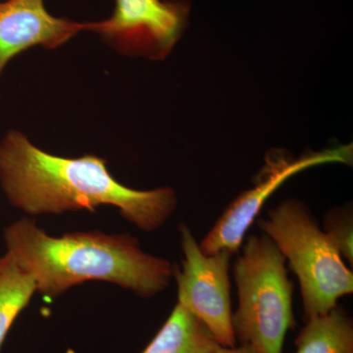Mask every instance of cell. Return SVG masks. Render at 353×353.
Instances as JSON below:
<instances>
[{
    "instance_id": "cell-3",
    "label": "cell",
    "mask_w": 353,
    "mask_h": 353,
    "mask_svg": "<svg viewBox=\"0 0 353 353\" xmlns=\"http://www.w3.org/2000/svg\"><path fill=\"white\" fill-rule=\"evenodd\" d=\"M284 255L266 234L246 239L234 265L239 304L232 324L241 345L259 353H283L285 336L296 326L294 283Z\"/></svg>"
},
{
    "instance_id": "cell-1",
    "label": "cell",
    "mask_w": 353,
    "mask_h": 353,
    "mask_svg": "<svg viewBox=\"0 0 353 353\" xmlns=\"http://www.w3.org/2000/svg\"><path fill=\"white\" fill-rule=\"evenodd\" d=\"M0 185L11 205L29 215L113 206L145 232L163 226L178 203L171 188L132 189L111 175L104 158L51 154L17 130L0 141Z\"/></svg>"
},
{
    "instance_id": "cell-10",
    "label": "cell",
    "mask_w": 353,
    "mask_h": 353,
    "mask_svg": "<svg viewBox=\"0 0 353 353\" xmlns=\"http://www.w3.org/2000/svg\"><path fill=\"white\" fill-rule=\"evenodd\" d=\"M296 353H353L352 318L336 305L305 321L296 340Z\"/></svg>"
},
{
    "instance_id": "cell-7",
    "label": "cell",
    "mask_w": 353,
    "mask_h": 353,
    "mask_svg": "<svg viewBox=\"0 0 353 353\" xmlns=\"http://www.w3.org/2000/svg\"><path fill=\"white\" fill-rule=\"evenodd\" d=\"M183 259L174 266L178 303L201 320L223 347H236L232 324L230 266L233 253L222 250L204 254L185 223L179 226Z\"/></svg>"
},
{
    "instance_id": "cell-12",
    "label": "cell",
    "mask_w": 353,
    "mask_h": 353,
    "mask_svg": "<svg viewBox=\"0 0 353 353\" xmlns=\"http://www.w3.org/2000/svg\"><path fill=\"white\" fill-rule=\"evenodd\" d=\"M323 231L336 248L343 259L353 263V211L352 205L336 208L324 216Z\"/></svg>"
},
{
    "instance_id": "cell-2",
    "label": "cell",
    "mask_w": 353,
    "mask_h": 353,
    "mask_svg": "<svg viewBox=\"0 0 353 353\" xmlns=\"http://www.w3.org/2000/svg\"><path fill=\"white\" fill-rule=\"evenodd\" d=\"M7 253L29 272L37 292L54 299L88 281L111 283L143 299L163 292L174 275L170 261L143 252L129 234L78 232L53 236L22 218L4 229Z\"/></svg>"
},
{
    "instance_id": "cell-5",
    "label": "cell",
    "mask_w": 353,
    "mask_h": 353,
    "mask_svg": "<svg viewBox=\"0 0 353 353\" xmlns=\"http://www.w3.org/2000/svg\"><path fill=\"white\" fill-rule=\"evenodd\" d=\"M352 143L321 152H306L299 157H292L284 150H270L265 157L264 166L253 181L252 189L243 192L225 209L199 243L201 252L208 255L222 250L238 253L265 202L288 179L311 167L329 163L352 165Z\"/></svg>"
},
{
    "instance_id": "cell-8",
    "label": "cell",
    "mask_w": 353,
    "mask_h": 353,
    "mask_svg": "<svg viewBox=\"0 0 353 353\" xmlns=\"http://www.w3.org/2000/svg\"><path fill=\"white\" fill-rule=\"evenodd\" d=\"M94 22H76L48 12L44 0L0 1V78L9 62L32 48L57 50Z\"/></svg>"
},
{
    "instance_id": "cell-14",
    "label": "cell",
    "mask_w": 353,
    "mask_h": 353,
    "mask_svg": "<svg viewBox=\"0 0 353 353\" xmlns=\"http://www.w3.org/2000/svg\"><path fill=\"white\" fill-rule=\"evenodd\" d=\"M0 1H1V0H0Z\"/></svg>"
},
{
    "instance_id": "cell-13",
    "label": "cell",
    "mask_w": 353,
    "mask_h": 353,
    "mask_svg": "<svg viewBox=\"0 0 353 353\" xmlns=\"http://www.w3.org/2000/svg\"><path fill=\"white\" fill-rule=\"evenodd\" d=\"M211 353H259L250 345H241L240 347H228L218 345Z\"/></svg>"
},
{
    "instance_id": "cell-6",
    "label": "cell",
    "mask_w": 353,
    "mask_h": 353,
    "mask_svg": "<svg viewBox=\"0 0 353 353\" xmlns=\"http://www.w3.org/2000/svg\"><path fill=\"white\" fill-rule=\"evenodd\" d=\"M190 0H114L108 19L92 32L126 57L162 61L170 55L189 24Z\"/></svg>"
},
{
    "instance_id": "cell-9",
    "label": "cell",
    "mask_w": 353,
    "mask_h": 353,
    "mask_svg": "<svg viewBox=\"0 0 353 353\" xmlns=\"http://www.w3.org/2000/svg\"><path fill=\"white\" fill-rule=\"evenodd\" d=\"M220 343L208 327L176 303L157 336L141 353H211Z\"/></svg>"
},
{
    "instance_id": "cell-11",
    "label": "cell",
    "mask_w": 353,
    "mask_h": 353,
    "mask_svg": "<svg viewBox=\"0 0 353 353\" xmlns=\"http://www.w3.org/2000/svg\"><path fill=\"white\" fill-rule=\"evenodd\" d=\"M36 292V282L29 272L8 253L0 257V352L14 322Z\"/></svg>"
},
{
    "instance_id": "cell-4",
    "label": "cell",
    "mask_w": 353,
    "mask_h": 353,
    "mask_svg": "<svg viewBox=\"0 0 353 353\" xmlns=\"http://www.w3.org/2000/svg\"><path fill=\"white\" fill-rule=\"evenodd\" d=\"M278 246L301 285L304 321L326 314L353 292V273L307 206L289 199L257 221Z\"/></svg>"
}]
</instances>
